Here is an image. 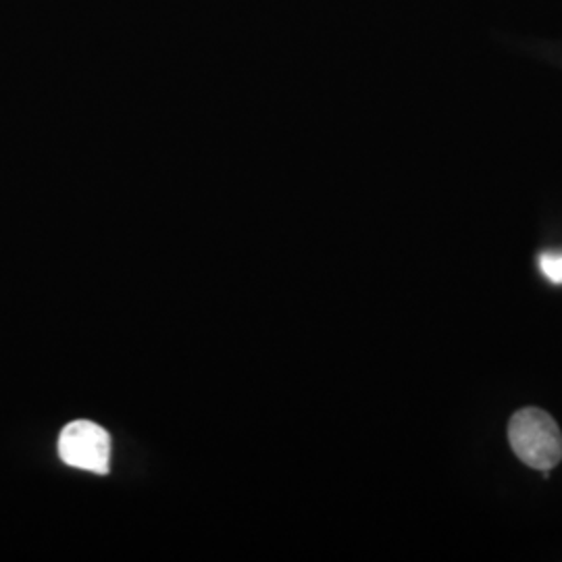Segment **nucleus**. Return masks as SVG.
I'll use <instances>...</instances> for the list:
<instances>
[{"label":"nucleus","instance_id":"obj_1","mask_svg":"<svg viewBox=\"0 0 562 562\" xmlns=\"http://www.w3.org/2000/svg\"><path fill=\"white\" fill-rule=\"evenodd\" d=\"M508 442L527 467L554 469L562 459V434L557 422L542 408H522L508 423Z\"/></svg>","mask_w":562,"mask_h":562},{"label":"nucleus","instance_id":"obj_2","mask_svg":"<svg viewBox=\"0 0 562 562\" xmlns=\"http://www.w3.org/2000/svg\"><path fill=\"white\" fill-rule=\"evenodd\" d=\"M59 454L69 467L102 475L111 464V438L97 423H69L60 431Z\"/></svg>","mask_w":562,"mask_h":562},{"label":"nucleus","instance_id":"obj_3","mask_svg":"<svg viewBox=\"0 0 562 562\" xmlns=\"http://www.w3.org/2000/svg\"><path fill=\"white\" fill-rule=\"evenodd\" d=\"M543 278L562 285V252H543L540 257Z\"/></svg>","mask_w":562,"mask_h":562}]
</instances>
